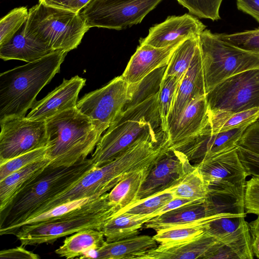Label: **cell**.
<instances>
[{"label":"cell","mask_w":259,"mask_h":259,"mask_svg":"<svg viewBox=\"0 0 259 259\" xmlns=\"http://www.w3.org/2000/svg\"><path fill=\"white\" fill-rule=\"evenodd\" d=\"M68 52L55 51L0 74V121L25 116L41 90L60 71Z\"/></svg>","instance_id":"cell-1"},{"label":"cell","mask_w":259,"mask_h":259,"mask_svg":"<svg viewBox=\"0 0 259 259\" xmlns=\"http://www.w3.org/2000/svg\"><path fill=\"white\" fill-rule=\"evenodd\" d=\"M151 162L146 147L135 142L113 160L95 167L67 189L45 202L30 218L67 202L99 197L111 190L130 173L147 168Z\"/></svg>","instance_id":"cell-2"},{"label":"cell","mask_w":259,"mask_h":259,"mask_svg":"<svg viewBox=\"0 0 259 259\" xmlns=\"http://www.w3.org/2000/svg\"><path fill=\"white\" fill-rule=\"evenodd\" d=\"M49 166H70L95 150L101 136L91 119L76 107L60 112L46 121Z\"/></svg>","instance_id":"cell-3"},{"label":"cell","mask_w":259,"mask_h":259,"mask_svg":"<svg viewBox=\"0 0 259 259\" xmlns=\"http://www.w3.org/2000/svg\"><path fill=\"white\" fill-rule=\"evenodd\" d=\"M95 167L91 158L70 166H48L1 213L0 228L25 221L40 205L67 189Z\"/></svg>","instance_id":"cell-4"},{"label":"cell","mask_w":259,"mask_h":259,"mask_svg":"<svg viewBox=\"0 0 259 259\" xmlns=\"http://www.w3.org/2000/svg\"><path fill=\"white\" fill-rule=\"evenodd\" d=\"M118 210L106 193L83 206L54 220L21 227L14 235L21 245L53 243L58 239L88 229L101 230Z\"/></svg>","instance_id":"cell-5"},{"label":"cell","mask_w":259,"mask_h":259,"mask_svg":"<svg viewBox=\"0 0 259 259\" xmlns=\"http://www.w3.org/2000/svg\"><path fill=\"white\" fill-rule=\"evenodd\" d=\"M161 128L158 93L122 111L102 136L91 159L96 166L115 159L144 134Z\"/></svg>","instance_id":"cell-6"},{"label":"cell","mask_w":259,"mask_h":259,"mask_svg":"<svg viewBox=\"0 0 259 259\" xmlns=\"http://www.w3.org/2000/svg\"><path fill=\"white\" fill-rule=\"evenodd\" d=\"M89 29L81 14L42 3L29 10L25 23L26 36L67 52L78 47Z\"/></svg>","instance_id":"cell-7"},{"label":"cell","mask_w":259,"mask_h":259,"mask_svg":"<svg viewBox=\"0 0 259 259\" xmlns=\"http://www.w3.org/2000/svg\"><path fill=\"white\" fill-rule=\"evenodd\" d=\"M206 95L229 77L259 68V55L234 46L221 39L209 30L199 36Z\"/></svg>","instance_id":"cell-8"},{"label":"cell","mask_w":259,"mask_h":259,"mask_svg":"<svg viewBox=\"0 0 259 259\" xmlns=\"http://www.w3.org/2000/svg\"><path fill=\"white\" fill-rule=\"evenodd\" d=\"M162 0H93L81 16L93 27L122 30L140 23Z\"/></svg>","instance_id":"cell-9"},{"label":"cell","mask_w":259,"mask_h":259,"mask_svg":"<svg viewBox=\"0 0 259 259\" xmlns=\"http://www.w3.org/2000/svg\"><path fill=\"white\" fill-rule=\"evenodd\" d=\"M129 84L122 75L106 85L84 95L77 101L76 108L88 117L99 134L112 125L128 101Z\"/></svg>","instance_id":"cell-10"},{"label":"cell","mask_w":259,"mask_h":259,"mask_svg":"<svg viewBox=\"0 0 259 259\" xmlns=\"http://www.w3.org/2000/svg\"><path fill=\"white\" fill-rule=\"evenodd\" d=\"M237 147L194 165L207 185L209 193L244 201L249 175L239 157Z\"/></svg>","instance_id":"cell-11"},{"label":"cell","mask_w":259,"mask_h":259,"mask_svg":"<svg viewBox=\"0 0 259 259\" xmlns=\"http://www.w3.org/2000/svg\"><path fill=\"white\" fill-rule=\"evenodd\" d=\"M206 98L210 113L259 108V68L224 80L206 94Z\"/></svg>","instance_id":"cell-12"},{"label":"cell","mask_w":259,"mask_h":259,"mask_svg":"<svg viewBox=\"0 0 259 259\" xmlns=\"http://www.w3.org/2000/svg\"><path fill=\"white\" fill-rule=\"evenodd\" d=\"M246 213H227L209 221L204 232L221 243L210 259H252L251 236Z\"/></svg>","instance_id":"cell-13"},{"label":"cell","mask_w":259,"mask_h":259,"mask_svg":"<svg viewBox=\"0 0 259 259\" xmlns=\"http://www.w3.org/2000/svg\"><path fill=\"white\" fill-rule=\"evenodd\" d=\"M0 125V164L48 145L46 121L13 117Z\"/></svg>","instance_id":"cell-14"},{"label":"cell","mask_w":259,"mask_h":259,"mask_svg":"<svg viewBox=\"0 0 259 259\" xmlns=\"http://www.w3.org/2000/svg\"><path fill=\"white\" fill-rule=\"evenodd\" d=\"M194 167L183 153L169 149L151 168L135 203L176 187Z\"/></svg>","instance_id":"cell-15"},{"label":"cell","mask_w":259,"mask_h":259,"mask_svg":"<svg viewBox=\"0 0 259 259\" xmlns=\"http://www.w3.org/2000/svg\"><path fill=\"white\" fill-rule=\"evenodd\" d=\"M209 115L206 95L193 99L168 128L169 148L176 150L199 135L207 126Z\"/></svg>","instance_id":"cell-16"},{"label":"cell","mask_w":259,"mask_h":259,"mask_svg":"<svg viewBox=\"0 0 259 259\" xmlns=\"http://www.w3.org/2000/svg\"><path fill=\"white\" fill-rule=\"evenodd\" d=\"M247 126L221 132L207 126L197 136L177 149L195 164L205 161L237 146Z\"/></svg>","instance_id":"cell-17"},{"label":"cell","mask_w":259,"mask_h":259,"mask_svg":"<svg viewBox=\"0 0 259 259\" xmlns=\"http://www.w3.org/2000/svg\"><path fill=\"white\" fill-rule=\"evenodd\" d=\"M196 17L188 14L169 16L162 22L154 25L148 35L140 39V44L164 48L186 39L199 37L206 28Z\"/></svg>","instance_id":"cell-18"},{"label":"cell","mask_w":259,"mask_h":259,"mask_svg":"<svg viewBox=\"0 0 259 259\" xmlns=\"http://www.w3.org/2000/svg\"><path fill=\"white\" fill-rule=\"evenodd\" d=\"M85 78L76 75L62 82L46 96L35 101L27 115V118L46 121L54 115L77 105L79 93L85 84Z\"/></svg>","instance_id":"cell-19"},{"label":"cell","mask_w":259,"mask_h":259,"mask_svg":"<svg viewBox=\"0 0 259 259\" xmlns=\"http://www.w3.org/2000/svg\"><path fill=\"white\" fill-rule=\"evenodd\" d=\"M183 41L164 48L140 44L122 74V77L129 84L135 83L155 69L167 65L174 52Z\"/></svg>","instance_id":"cell-20"},{"label":"cell","mask_w":259,"mask_h":259,"mask_svg":"<svg viewBox=\"0 0 259 259\" xmlns=\"http://www.w3.org/2000/svg\"><path fill=\"white\" fill-rule=\"evenodd\" d=\"M220 242L204 232L190 241L172 245L160 244L139 259H209Z\"/></svg>","instance_id":"cell-21"},{"label":"cell","mask_w":259,"mask_h":259,"mask_svg":"<svg viewBox=\"0 0 259 259\" xmlns=\"http://www.w3.org/2000/svg\"><path fill=\"white\" fill-rule=\"evenodd\" d=\"M204 95H206L205 85L201 54L199 47L189 68L178 87L174 107L168 118V128L193 99Z\"/></svg>","instance_id":"cell-22"},{"label":"cell","mask_w":259,"mask_h":259,"mask_svg":"<svg viewBox=\"0 0 259 259\" xmlns=\"http://www.w3.org/2000/svg\"><path fill=\"white\" fill-rule=\"evenodd\" d=\"M25 23L10 41L0 46L1 59L4 61L19 60L29 63L55 51L49 46L26 36Z\"/></svg>","instance_id":"cell-23"},{"label":"cell","mask_w":259,"mask_h":259,"mask_svg":"<svg viewBox=\"0 0 259 259\" xmlns=\"http://www.w3.org/2000/svg\"><path fill=\"white\" fill-rule=\"evenodd\" d=\"M49 158L32 163L0 181V212L4 211L15 198L50 164Z\"/></svg>","instance_id":"cell-24"},{"label":"cell","mask_w":259,"mask_h":259,"mask_svg":"<svg viewBox=\"0 0 259 259\" xmlns=\"http://www.w3.org/2000/svg\"><path fill=\"white\" fill-rule=\"evenodd\" d=\"M157 246L153 237L137 235L117 241L107 242L95 251L99 259H139L148 250Z\"/></svg>","instance_id":"cell-25"},{"label":"cell","mask_w":259,"mask_h":259,"mask_svg":"<svg viewBox=\"0 0 259 259\" xmlns=\"http://www.w3.org/2000/svg\"><path fill=\"white\" fill-rule=\"evenodd\" d=\"M103 232L88 229L78 231L67 237L55 253L66 258H86L87 255L101 247L106 240Z\"/></svg>","instance_id":"cell-26"},{"label":"cell","mask_w":259,"mask_h":259,"mask_svg":"<svg viewBox=\"0 0 259 259\" xmlns=\"http://www.w3.org/2000/svg\"><path fill=\"white\" fill-rule=\"evenodd\" d=\"M151 219L150 215L122 212L107 221L100 231L107 242L117 241L138 235L143 225Z\"/></svg>","instance_id":"cell-27"},{"label":"cell","mask_w":259,"mask_h":259,"mask_svg":"<svg viewBox=\"0 0 259 259\" xmlns=\"http://www.w3.org/2000/svg\"><path fill=\"white\" fill-rule=\"evenodd\" d=\"M152 167L130 173L108 193L109 200L117 208L118 212L135 202L140 189Z\"/></svg>","instance_id":"cell-28"},{"label":"cell","mask_w":259,"mask_h":259,"mask_svg":"<svg viewBox=\"0 0 259 259\" xmlns=\"http://www.w3.org/2000/svg\"><path fill=\"white\" fill-rule=\"evenodd\" d=\"M258 120L259 108L235 112H217L210 113L207 127L213 132H221L248 126Z\"/></svg>","instance_id":"cell-29"},{"label":"cell","mask_w":259,"mask_h":259,"mask_svg":"<svg viewBox=\"0 0 259 259\" xmlns=\"http://www.w3.org/2000/svg\"><path fill=\"white\" fill-rule=\"evenodd\" d=\"M166 67L167 65L160 67L140 81L129 84L130 99L125 105L123 111L137 105L158 92Z\"/></svg>","instance_id":"cell-30"},{"label":"cell","mask_w":259,"mask_h":259,"mask_svg":"<svg viewBox=\"0 0 259 259\" xmlns=\"http://www.w3.org/2000/svg\"><path fill=\"white\" fill-rule=\"evenodd\" d=\"M98 197H91L75 200L59 204L37 215L27 219L14 226L0 228V235H15L22 226L46 222L61 217L78 209Z\"/></svg>","instance_id":"cell-31"},{"label":"cell","mask_w":259,"mask_h":259,"mask_svg":"<svg viewBox=\"0 0 259 259\" xmlns=\"http://www.w3.org/2000/svg\"><path fill=\"white\" fill-rule=\"evenodd\" d=\"M199 47V37L182 41L174 52L167 65L165 76H175L182 79L189 68Z\"/></svg>","instance_id":"cell-32"},{"label":"cell","mask_w":259,"mask_h":259,"mask_svg":"<svg viewBox=\"0 0 259 259\" xmlns=\"http://www.w3.org/2000/svg\"><path fill=\"white\" fill-rule=\"evenodd\" d=\"M213 219L161 230L156 232V234L153 237L157 243L165 245H172L190 241L202 235L204 232L206 224Z\"/></svg>","instance_id":"cell-33"},{"label":"cell","mask_w":259,"mask_h":259,"mask_svg":"<svg viewBox=\"0 0 259 259\" xmlns=\"http://www.w3.org/2000/svg\"><path fill=\"white\" fill-rule=\"evenodd\" d=\"M194 166V168L177 186L169 189L174 198L203 200L208 197V187L198 168Z\"/></svg>","instance_id":"cell-34"},{"label":"cell","mask_w":259,"mask_h":259,"mask_svg":"<svg viewBox=\"0 0 259 259\" xmlns=\"http://www.w3.org/2000/svg\"><path fill=\"white\" fill-rule=\"evenodd\" d=\"M182 79H178L175 76L164 75L158 92L161 128L165 139L168 130V118L174 107L177 91Z\"/></svg>","instance_id":"cell-35"},{"label":"cell","mask_w":259,"mask_h":259,"mask_svg":"<svg viewBox=\"0 0 259 259\" xmlns=\"http://www.w3.org/2000/svg\"><path fill=\"white\" fill-rule=\"evenodd\" d=\"M174 198L172 192L170 189H168L135 203L125 209L119 211L116 214L126 212L133 214L150 215L153 219V214Z\"/></svg>","instance_id":"cell-36"},{"label":"cell","mask_w":259,"mask_h":259,"mask_svg":"<svg viewBox=\"0 0 259 259\" xmlns=\"http://www.w3.org/2000/svg\"><path fill=\"white\" fill-rule=\"evenodd\" d=\"M29 10L26 7L16 8L0 21V46L10 41L27 21Z\"/></svg>","instance_id":"cell-37"},{"label":"cell","mask_w":259,"mask_h":259,"mask_svg":"<svg viewBox=\"0 0 259 259\" xmlns=\"http://www.w3.org/2000/svg\"><path fill=\"white\" fill-rule=\"evenodd\" d=\"M48 145L39 148L0 164V181L32 163L47 158Z\"/></svg>","instance_id":"cell-38"},{"label":"cell","mask_w":259,"mask_h":259,"mask_svg":"<svg viewBox=\"0 0 259 259\" xmlns=\"http://www.w3.org/2000/svg\"><path fill=\"white\" fill-rule=\"evenodd\" d=\"M189 12L200 18L217 21L223 0H176Z\"/></svg>","instance_id":"cell-39"},{"label":"cell","mask_w":259,"mask_h":259,"mask_svg":"<svg viewBox=\"0 0 259 259\" xmlns=\"http://www.w3.org/2000/svg\"><path fill=\"white\" fill-rule=\"evenodd\" d=\"M222 40L244 50L259 55V28L232 34L217 33Z\"/></svg>","instance_id":"cell-40"},{"label":"cell","mask_w":259,"mask_h":259,"mask_svg":"<svg viewBox=\"0 0 259 259\" xmlns=\"http://www.w3.org/2000/svg\"><path fill=\"white\" fill-rule=\"evenodd\" d=\"M244 207L246 213L259 215V175L252 176L246 182Z\"/></svg>","instance_id":"cell-41"},{"label":"cell","mask_w":259,"mask_h":259,"mask_svg":"<svg viewBox=\"0 0 259 259\" xmlns=\"http://www.w3.org/2000/svg\"><path fill=\"white\" fill-rule=\"evenodd\" d=\"M237 146L259 155V121L247 127L237 143Z\"/></svg>","instance_id":"cell-42"},{"label":"cell","mask_w":259,"mask_h":259,"mask_svg":"<svg viewBox=\"0 0 259 259\" xmlns=\"http://www.w3.org/2000/svg\"><path fill=\"white\" fill-rule=\"evenodd\" d=\"M1 258H19V259H38L40 256L32 251L26 249L24 246L21 245L8 249L1 250Z\"/></svg>","instance_id":"cell-43"},{"label":"cell","mask_w":259,"mask_h":259,"mask_svg":"<svg viewBox=\"0 0 259 259\" xmlns=\"http://www.w3.org/2000/svg\"><path fill=\"white\" fill-rule=\"evenodd\" d=\"M238 10L249 14L259 23V0H236Z\"/></svg>","instance_id":"cell-44"},{"label":"cell","mask_w":259,"mask_h":259,"mask_svg":"<svg viewBox=\"0 0 259 259\" xmlns=\"http://www.w3.org/2000/svg\"><path fill=\"white\" fill-rule=\"evenodd\" d=\"M195 201L197 200H193L183 198H174L169 202L154 213L153 214V218Z\"/></svg>","instance_id":"cell-45"},{"label":"cell","mask_w":259,"mask_h":259,"mask_svg":"<svg viewBox=\"0 0 259 259\" xmlns=\"http://www.w3.org/2000/svg\"><path fill=\"white\" fill-rule=\"evenodd\" d=\"M72 2L73 0H39V3L71 11H72Z\"/></svg>","instance_id":"cell-46"},{"label":"cell","mask_w":259,"mask_h":259,"mask_svg":"<svg viewBox=\"0 0 259 259\" xmlns=\"http://www.w3.org/2000/svg\"><path fill=\"white\" fill-rule=\"evenodd\" d=\"M251 236V247L253 254L259 258V232H250Z\"/></svg>","instance_id":"cell-47"},{"label":"cell","mask_w":259,"mask_h":259,"mask_svg":"<svg viewBox=\"0 0 259 259\" xmlns=\"http://www.w3.org/2000/svg\"><path fill=\"white\" fill-rule=\"evenodd\" d=\"M93 0H73L72 3V11L79 13L80 11L84 9Z\"/></svg>","instance_id":"cell-48"},{"label":"cell","mask_w":259,"mask_h":259,"mask_svg":"<svg viewBox=\"0 0 259 259\" xmlns=\"http://www.w3.org/2000/svg\"><path fill=\"white\" fill-rule=\"evenodd\" d=\"M250 232H259V215L256 219L249 224Z\"/></svg>","instance_id":"cell-49"}]
</instances>
